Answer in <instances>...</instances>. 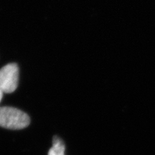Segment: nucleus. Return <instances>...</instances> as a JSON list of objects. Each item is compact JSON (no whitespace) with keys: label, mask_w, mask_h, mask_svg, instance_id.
<instances>
[{"label":"nucleus","mask_w":155,"mask_h":155,"mask_svg":"<svg viewBox=\"0 0 155 155\" xmlns=\"http://www.w3.org/2000/svg\"><path fill=\"white\" fill-rule=\"evenodd\" d=\"M29 116L17 108H0V127L9 129H22L30 124Z\"/></svg>","instance_id":"f257e3e1"},{"label":"nucleus","mask_w":155,"mask_h":155,"mask_svg":"<svg viewBox=\"0 0 155 155\" xmlns=\"http://www.w3.org/2000/svg\"><path fill=\"white\" fill-rule=\"evenodd\" d=\"M19 68L17 64L9 63L0 70V89L3 93L14 92L18 86Z\"/></svg>","instance_id":"f03ea898"},{"label":"nucleus","mask_w":155,"mask_h":155,"mask_svg":"<svg viewBox=\"0 0 155 155\" xmlns=\"http://www.w3.org/2000/svg\"><path fill=\"white\" fill-rule=\"evenodd\" d=\"M64 152H65V145L63 141L59 137H54L53 147L48 152V155H65Z\"/></svg>","instance_id":"7ed1b4c3"},{"label":"nucleus","mask_w":155,"mask_h":155,"mask_svg":"<svg viewBox=\"0 0 155 155\" xmlns=\"http://www.w3.org/2000/svg\"><path fill=\"white\" fill-rule=\"evenodd\" d=\"M2 96H3V92H2V91L0 89V101H1L2 98Z\"/></svg>","instance_id":"20e7f679"}]
</instances>
